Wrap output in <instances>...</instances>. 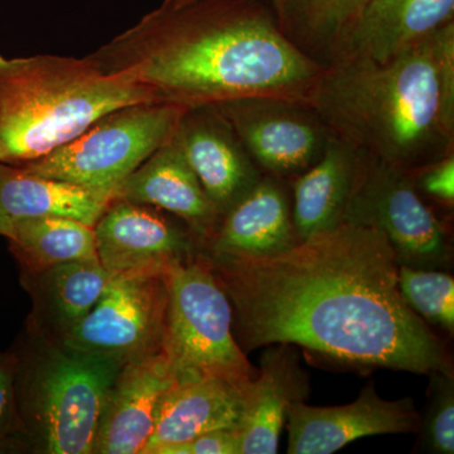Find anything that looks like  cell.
<instances>
[{
  "label": "cell",
  "mask_w": 454,
  "mask_h": 454,
  "mask_svg": "<svg viewBox=\"0 0 454 454\" xmlns=\"http://www.w3.org/2000/svg\"><path fill=\"white\" fill-rule=\"evenodd\" d=\"M243 351L288 343L358 369L452 372L443 343L399 288L393 247L352 223L265 258L205 252Z\"/></svg>",
  "instance_id": "6da1fadb"
},
{
  "label": "cell",
  "mask_w": 454,
  "mask_h": 454,
  "mask_svg": "<svg viewBox=\"0 0 454 454\" xmlns=\"http://www.w3.org/2000/svg\"><path fill=\"white\" fill-rule=\"evenodd\" d=\"M89 57L184 109L244 98L306 103L325 68L286 35L265 0H163Z\"/></svg>",
  "instance_id": "7a4b0ae2"
},
{
  "label": "cell",
  "mask_w": 454,
  "mask_h": 454,
  "mask_svg": "<svg viewBox=\"0 0 454 454\" xmlns=\"http://www.w3.org/2000/svg\"><path fill=\"white\" fill-rule=\"evenodd\" d=\"M306 103L334 138L404 172L454 153V20L389 61L325 65Z\"/></svg>",
  "instance_id": "3957f363"
},
{
  "label": "cell",
  "mask_w": 454,
  "mask_h": 454,
  "mask_svg": "<svg viewBox=\"0 0 454 454\" xmlns=\"http://www.w3.org/2000/svg\"><path fill=\"white\" fill-rule=\"evenodd\" d=\"M160 103L152 90L107 74L90 57L0 55V163L52 153L118 107Z\"/></svg>",
  "instance_id": "277c9868"
},
{
  "label": "cell",
  "mask_w": 454,
  "mask_h": 454,
  "mask_svg": "<svg viewBox=\"0 0 454 454\" xmlns=\"http://www.w3.org/2000/svg\"><path fill=\"white\" fill-rule=\"evenodd\" d=\"M12 349L23 426L17 452L92 454L104 406L124 364L27 324Z\"/></svg>",
  "instance_id": "5b68a950"
},
{
  "label": "cell",
  "mask_w": 454,
  "mask_h": 454,
  "mask_svg": "<svg viewBox=\"0 0 454 454\" xmlns=\"http://www.w3.org/2000/svg\"><path fill=\"white\" fill-rule=\"evenodd\" d=\"M168 307L162 351L176 384L253 380L258 370L236 342L232 307L203 249L167 269Z\"/></svg>",
  "instance_id": "8992f818"
},
{
  "label": "cell",
  "mask_w": 454,
  "mask_h": 454,
  "mask_svg": "<svg viewBox=\"0 0 454 454\" xmlns=\"http://www.w3.org/2000/svg\"><path fill=\"white\" fill-rule=\"evenodd\" d=\"M184 112L164 103L118 107L52 153L18 166L114 199L122 181L173 138Z\"/></svg>",
  "instance_id": "52a82bcc"
},
{
  "label": "cell",
  "mask_w": 454,
  "mask_h": 454,
  "mask_svg": "<svg viewBox=\"0 0 454 454\" xmlns=\"http://www.w3.org/2000/svg\"><path fill=\"white\" fill-rule=\"evenodd\" d=\"M342 223L380 231L400 265L437 269L450 260L443 223L418 192L411 175L372 155L357 153Z\"/></svg>",
  "instance_id": "ba28073f"
},
{
  "label": "cell",
  "mask_w": 454,
  "mask_h": 454,
  "mask_svg": "<svg viewBox=\"0 0 454 454\" xmlns=\"http://www.w3.org/2000/svg\"><path fill=\"white\" fill-rule=\"evenodd\" d=\"M167 269L110 278L97 304L65 342L121 364L162 351L169 292Z\"/></svg>",
  "instance_id": "9c48e42d"
},
{
  "label": "cell",
  "mask_w": 454,
  "mask_h": 454,
  "mask_svg": "<svg viewBox=\"0 0 454 454\" xmlns=\"http://www.w3.org/2000/svg\"><path fill=\"white\" fill-rule=\"evenodd\" d=\"M234 128L262 175L291 181L313 166L330 140L304 101L244 98L214 106Z\"/></svg>",
  "instance_id": "30bf717a"
},
{
  "label": "cell",
  "mask_w": 454,
  "mask_h": 454,
  "mask_svg": "<svg viewBox=\"0 0 454 454\" xmlns=\"http://www.w3.org/2000/svg\"><path fill=\"white\" fill-rule=\"evenodd\" d=\"M98 262L112 276L148 268H168L203 249L184 221L168 212L113 199L94 226Z\"/></svg>",
  "instance_id": "8fae6325"
},
{
  "label": "cell",
  "mask_w": 454,
  "mask_h": 454,
  "mask_svg": "<svg viewBox=\"0 0 454 454\" xmlns=\"http://www.w3.org/2000/svg\"><path fill=\"white\" fill-rule=\"evenodd\" d=\"M286 420L289 454H331L357 439L419 428L413 399H382L373 382L367 384L351 404L310 406L304 402L293 403Z\"/></svg>",
  "instance_id": "7c38bea8"
},
{
  "label": "cell",
  "mask_w": 454,
  "mask_h": 454,
  "mask_svg": "<svg viewBox=\"0 0 454 454\" xmlns=\"http://www.w3.org/2000/svg\"><path fill=\"white\" fill-rule=\"evenodd\" d=\"M173 140L223 217L264 176L214 106L184 109Z\"/></svg>",
  "instance_id": "4fadbf2b"
},
{
  "label": "cell",
  "mask_w": 454,
  "mask_h": 454,
  "mask_svg": "<svg viewBox=\"0 0 454 454\" xmlns=\"http://www.w3.org/2000/svg\"><path fill=\"white\" fill-rule=\"evenodd\" d=\"M175 384L163 351L124 364L104 406L92 454H142L160 399Z\"/></svg>",
  "instance_id": "5bb4252c"
},
{
  "label": "cell",
  "mask_w": 454,
  "mask_h": 454,
  "mask_svg": "<svg viewBox=\"0 0 454 454\" xmlns=\"http://www.w3.org/2000/svg\"><path fill=\"white\" fill-rule=\"evenodd\" d=\"M454 20V0H372L336 42L325 65L385 62Z\"/></svg>",
  "instance_id": "9a60e30c"
},
{
  "label": "cell",
  "mask_w": 454,
  "mask_h": 454,
  "mask_svg": "<svg viewBox=\"0 0 454 454\" xmlns=\"http://www.w3.org/2000/svg\"><path fill=\"white\" fill-rule=\"evenodd\" d=\"M114 199L145 203L168 212L186 223L203 249L223 220L173 138L122 181Z\"/></svg>",
  "instance_id": "2e32d148"
},
{
  "label": "cell",
  "mask_w": 454,
  "mask_h": 454,
  "mask_svg": "<svg viewBox=\"0 0 454 454\" xmlns=\"http://www.w3.org/2000/svg\"><path fill=\"white\" fill-rule=\"evenodd\" d=\"M309 375L288 343L267 346L260 369L245 387L244 411L238 433L240 454H274L293 403L306 402Z\"/></svg>",
  "instance_id": "e0dca14e"
},
{
  "label": "cell",
  "mask_w": 454,
  "mask_h": 454,
  "mask_svg": "<svg viewBox=\"0 0 454 454\" xmlns=\"http://www.w3.org/2000/svg\"><path fill=\"white\" fill-rule=\"evenodd\" d=\"M283 179L262 176L223 220L205 252L235 258H265L300 243L292 216V199Z\"/></svg>",
  "instance_id": "ac0fdd59"
},
{
  "label": "cell",
  "mask_w": 454,
  "mask_h": 454,
  "mask_svg": "<svg viewBox=\"0 0 454 454\" xmlns=\"http://www.w3.org/2000/svg\"><path fill=\"white\" fill-rule=\"evenodd\" d=\"M20 284L32 301L26 324L64 340L89 315L112 274L98 259L74 260L41 270L20 269Z\"/></svg>",
  "instance_id": "d6986e66"
},
{
  "label": "cell",
  "mask_w": 454,
  "mask_h": 454,
  "mask_svg": "<svg viewBox=\"0 0 454 454\" xmlns=\"http://www.w3.org/2000/svg\"><path fill=\"white\" fill-rule=\"evenodd\" d=\"M247 382L205 379L173 385L160 399L153 430L142 454H154L160 448L212 430H238Z\"/></svg>",
  "instance_id": "ffe728a7"
},
{
  "label": "cell",
  "mask_w": 454,
  "mask_h": 454,
  "mask_svg": "<svg viewBox=\"0 0 454 454\" xmlns=\"http://www.w3.org/2000/svg\"><path fill=\"white\" fill-rule=\"evenodd\" d=\"M112 197L88 187L0 163V235L17 221L66 217L94 227Z\"/></svg>",
  "instance_id": "44dd1931"
},
{
  "label": "cell",
  "mask_w": 454,
  "mask_h": 454,
  "mask_svg": "<svg viewBox=\"0 0 454 454\" xmlns=\"http://www.w3.org/2000/svg\"><path fill=\"white\" fill-rule=\"evenodd\" d=\"M356 167L357 152L331 136L321 158L291 179L293 223L300 241L342 223Z\"/></svg>",
  "instance_id": "7402d4cb"
},
{
  "label": "cell",
  "mask_w": 454,
  "mask_h": 454,
  "mask_svg": "<svg viewBox=\"0 0 454 454\" xmlns=\"http://www.w3.org/2000/svg\"><path fill=\"white\" fill-rule=\"evenodd\" d=\"M4 238L23 270H41L62 262L98 258L94 227L66 217L17 221Z\"/></svg>",
  "instance_id": "603a6c76"
},
{
  "label": "cell",
  "mask_w": 454,
  "mask_h": 454,
  "mask_svg": "<svg viewBox=\"0 0 454 454\" xmlns=\"http://www.w3.org/2000/svg\"><path fill=\"white\" fill-rule=\"evenodd\" d=\"M403 298L418 316L430 324L454 330V279L437 269L399 267Z\"/></svg>",
  "instance_id": "cb8c5ba5"
},
{
  "label": "cell",
  "mask_w": 454,
  "mask_h": 454,
  "mask_svg": "<svg viewBox=\"0 0 454 454\" xmlns=\"http://www.w3.org/2000/svg\"><path fill=\"white\" fill-rule=\"evenodd\" d=\"M372 0H317L295 44L319 64L325 65L343 32Z\"/></svg>",
  "instance_id": "d4e9b609"
},
{
  "label": "cell",
  "mask_w": 454,
  "mask_h": 454,
  "mask_svg": "<svg viewBox=\"0 0 454 454\" xmlns=\"http://www.w3.org/2000/svg\"><path fill=\"white\" fill-rule=\"evenodd\" d=\"M430 402L422 423L427 450L437 454L454 452V380L452 372H433Z\"/></svg>",
  "instance_id": "484cf974"
},
{
  "label": "cell",
  "mask_w": 454,
  "mask_h": 454,
  "mask_svg": "<svg viewBox=\"0 0 454 454\" xmlns=\"http://www.w3.org/2000/svg\"><path fill=\"white\" fill-rule=\"evenodd\" d=\"M16 354L0 351V453L17 452L23 434L16 396Z\"/></svg>",
  "instance_id": "4316f807"
},
{
  "label": "cell",
  "mask_w": 454,
  "mask_h": 454,
  "mask_svg": "<svg viewBox=\"0 0 454 454\" xmlns=\"http://www.w3.org/2000/svg\"><path fill=\"white\" fill-rule=\"evenodd\" d=\"M409 175L420 195L428 196L446 206H453L454 153Z\"/></svg>",
  "instance_id": "83f0119b"
},
{
  "label": "cell",
  "mask_w": 454,
  "mask_h": 454,
  "mask_svg": "<svg viewBox=\"0 0 454 454\" xmlns=\"http://www.w3.org/2000/svg\"><path fill=\"white\" fill-rule=\"evenodd\" d=\"M154 454H240L238 430H212L201 435L160 448Z\"/></svg>",
  "instance_id": "f1b7e54d"
},
{
  "label": "cell",
  "mask_w": 454,
  "mask_h": 454,
  "mask_svg": "<svg viewBox=\"0 0 454 454\" xmlns=\"http://www.w3.org/2000/svg\"><path fill=\"white\" fill-rule=\"evenodd\" d=\"M175 5L186 4L193 0H168ZM273 7L284 32L295 43L301 27L306 23L317 0H265Z\"/></svg>",
  "instance_id": "f546056e"
}]
</instances>
